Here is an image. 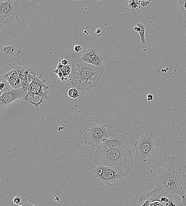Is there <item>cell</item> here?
<instances>
[{"instance_id":"cell-1","label":"cell","mask_w":186,"mask_h":206,"mask_svg":"<svg viewBox=\"0 0 186 206\" xmlns=\"http://www.w3.org/2000/svg\"><path fill=\"white\" fill-rule=\"evenodd\" d=\"M150 173L154 189L140 197L141 203L146 199L162 197L179 199L186 193V166L176 156L156 161Z\"/></svg>"},{"instance_id":"cell-2","label":"cell","mask_w":186,"mask_h":206,"mask_svg":"<svg viewBox=\"0 0 186 206\" xmlns=\"http://www.w3.org/2000/svg\"><path fill=\"white\" fill-rule=\"evenodd\" d=\"M93 160L97 166L110 167L120 172L122 178L128 175L134 165L130 146L126 148H110L104 143L97 148Z\"/></svg>"},{"instance_id":"cell-3","label":"cell","mask_w":186,"mask_h":206,"mask_svg":"<svg viewBox=\"0 0 186 206\" xmlns=\"http://www.w3.org/2000/svg\"><path fill=\"white\" fill-rule=\"evenodd\" d=\"M69 77L71 84L83 92L96 87L105 71L103 66L98 67L83 62L81 58L73 62Z\"/></svg>"},{"instance_id":"cell-4","label":"cell","mask_w":186,"mask_h":206,"mask_svg":"<svg viewBox=\"0 0 186 206\" xmlns=\"http://www.w3.org/2000/svg\"><path fill=\"white\" fill-rule=\"evenodd\" d=\"M156 140L155 130H148L144 135H141L134 144L136 158L142 162H146L148 159L154 153Z\"/></svg>"},{"instance_id":"cell-5","label":"cell","mask_w":186,"mask_h":206,"mask_svg":"<svg viewBox=\"0 0 186 206\" xmlns=\"http://www.w3.org/2000/svg\"><path fill=\"white\" fill-rule=\"evenodd\" d=\"M113 134L112 131L104 125L95 124L90 126L84 141L93 147L98 148L103 143L104 140L110 138Z\"/></svg>"},{"instance_id":"cell-6","label":"cell","mask_w":186,"mask_h":206,"mask_svg":"<svg viewBox=\"0 0 186 206\" xmlns=\"http://www.w3.org/2000/svg\"><path fill=\"white\" fill-rule=\"evenodd\" d=\"M21 5L20 0H6L0 2V22L1 24L10 25L18 14Z\"/></svg>"},{"instance_id":"cell-7","label":"cell","mask_w":186,"mask_h":206,"mask_svg":"<svg viewBox=\"0 0 186 206\" xmlns=\"http://www.w3.org/2000/svg\"><path fill=\"white\" fill-rule=\"evenodd\" d=\"M96 178L103 185H110L118 182L121 176L120 172L113 168L105 166H98L94 170Z\"/></svg>"},{"instance_id":"cell-8","label":"cell","mask_w":186,"mask_h":206,"mask_svg":"<svg viewBox=\"0 0 186 206\" xmlns=\"http://www.w3.org/2000/svg\"><path fill=\"white\" fill-rule=\"evenodd\" d=\"M28 93V88L21 87L18 89H12L3 91L0 97L1 107L9 106L17 99H24Z\"/></svg>"},{"instance_id":"cell-9","label":"cell","mask_w":186,"mask_h":206,"mask_svg":"<svg viewBox=\"0 0 186 206\" xmlns=\"http://www.w3.org/2000/svg\"><path fill=\"white\" fill-rule=\"evenodd\" d=\"M103 143L112 149H121L130 146L126 136L121 134L114 133L110 138L104 140Z\"/></svg>"},{"instance_id":"cell-10","label":"cell","mask_w":186,"mask_h":206,"mask_svg":"<svg viewBox=\"0 0 186 206\" xmlns=\"http://www.w3.org/2000/svg\"><path fill=\"white\" fill-rule=\"evenodd\" d=\"M13 69L18 72L21 78L22 87L28 88L30 84L28 81V77L30 75H36V73L32 69L27 66H17L13 67Z\"/></svg>"},{"instance_id":"cell-11","label":"cell","mask_w":186,"mask_h":206,"mask_svg":"<svg viewBox=\"0 0 186 206\" xmlns=\"http://www.w3.org/2000/svg\"><path fill=\"white\" fill-rule=\"evenodd\" d=\"M28 93L25 97V100H28L29 97H31L33 99V101L31 102V103L35 105L36 103V99L35 97L37 96V97L40 98L42 101L47 99L48 98V92L46 91L43 92V90H38L37 89L31 88L28 87Z\"/></svg>"},{"instance_id":"cell-12","label":"cell","mask_w":186,"mask_h":206,"mask_svg":"<svg viewBox=\"0 0 186 206\" xmlns=\"http://www.w3.org/2000/svg\"><path fill=\"white\" fill-rule=\"evenodd\" d=\"M40 77H41V75L38 77L35 75H29L28 77V80L29 79H30L32 82L28 87L38 90H42L43 88H44L45 89L46 91H47L48 88L45 84L46 80H44V79L41 80Z\"/></svg>"},{"instance_id":"cell-13","label":"cell","mask_w":186,"mask_h":206,"mask_svg":"<svg viewBox=\"0 0 186 206\" xmlns=\"http://www.w3.org/2000/svg\"><path fill=\"white\" fill-rule=\"evenodd\" d=\"M98 52L94 48L85 49L83 51L81 59L83 62L91 64L93 59Z\"/></svg>"},{"instance_id":"cell-14","label":"cell","mask_w":186,"mask_h":206,"mask_svg":"<svg viewBox=\"0 0 186 206\" xmlns=\"http://www.w3.org/2000/svg\"><path fill=\"white\" fill-rule=\"evenodd\" d=\"M4 77L8 82L12 88L13 89H18L21 88L15 79L13 77L10 71L5 74Z\"/></svg>"},{"instance_id":"cell-15","label":"cell","mask_w":186,"mask_h":206,"mask_svg":"<svg viewBox=\"0 0 186 206\" xmlns=\"http://www.w3.org/2000/svg\"><path fill=\"white\" fill-rule=\"evenodd\" d=\"M57 68L61 69L64 74L65 79V80H67L68 77H69L72 69V66L71 65L68 64L66 66H63L59 64Z\"/></svg>"},{"instance_id":"cell-16","label":"cell","mask_w":186,"mask_h":206,"mask_svg":"<svg viewBox=\"0 0 186 206\" xmlns=\"http://www.w3.org/2000/svg\"><path fill=\"white\" fill-rule=\"evenodd\" d=\"M137 25L140 28V31L139 32V33L140 37H141V42L144 45H146V43L145 37V25L144 24L140 23H137Z\"/></svg>"},{"instance_id":"cell-17","label":"cell","mask_w":186,"mask_h":206,"mask_svg":"<svg viewBox=\"0 0 186 206\" xmlns=\"http://www.w3.org/2000/svg\"><path fill=\"white\" fill-rule=\"evenodd\" d=\"M16 51L15 48L12 45L3 47L2 48L3 54L6 56H11L13 55L15 52Z\"/></svg>"},{"instance_id":"cell-18","label":"cell","mask_w":186,"mask_h":206,"mask_svg":"<svg viewBox=\"0 0 186 206\" xmlns=\"http://www.w3.org/2000/svg\"><path fill=\"white\" fill-rule=\"evenodd\" d=\"M104 60L103 58L101 56L99 52L96 55L95 58L93 59L92 61L91 62V64L100 67L102 66V63Z\"/></svg>"},{"instance_id":"cell-19","label":"cell","mask_w":186,"mask_h":206,"mask_svg":"<svg viewBox=\"0 0 186 206\" xmlns=\"http://www.w3.org/2000/svg\"><path fill=\"white\" fill-rule=\"evenodd\" d=\"M68 95L70 98H74V99L80 96L78 90L75 88L70 89L68 91Z\"/></svg>"},{"instance_id":"cell-20","label":"cell","mask_w":186,"mask_h":206,"mask_svg":"<svg viewBox=\"0 0 186 206\" xmlns=\"http://www.w3.org/2000/svg\"><path fill=\"white\" fill-rule=\"evenodd\" d=\"M13 77L14 78L17 82L18 84L21 86V87H22V84H21V78H20L19 75L16 70L13 69L10 71Z\"/></svg>"},{"instance_id":"cell-21","label":"cell","mask_w":186,"mask_h":206,"mask_svg":"<svg viewBox=\"0 0 186 206\" xmlns=\"http://www.w3.org/2000/svg\"><path fill=\"white\" fill-rule=\"evenodd\" d=\"M179 5L184 17H186V0H178Z\"/></svg>"},{"instance_id":"cell-22","label":"cell","mask_w":186,"mask_h":206,"mask_svg":"<svg viewBox=\"0 0 186 206\" xmlns=\"http://www.w3.org/2000/svg\"><path fill=\"white\" fill-rule=\"evenodd\" d=\"M53 72L57 74L58 76L59 77V79H60L62 81H64V80H65L64 74H63V71H62L61 69L57 68V69L55 70Z\"/></svg>"},{"instance_id":"cell-23","label":"cell","mask_w":186,"mask_h":206,"mask_svg":"<svg viewBox=\"0 0 186 206\" xmlns=\"http://www.w3.org/2000/svg\"><path fill=\"white\" fill-rule=\"evenodd\" d=\"M151 200L149 206H163L162 203L159 199H151Z\"/></svg>"},{"instance_id":"cell-24","label":"cell","mask_w":186,"mask_h":206,"mask_svg":"<svg viewBox=\"0 0 186 206\" xmlns=\"http://www.w3.org/2000/svg\"><path fill=\"white\" fill-rule=\"evenodd\" d=\"M13 202L15 204L21 205L22 202L21 201V197L20 196L15 197L13 199Z\"/></svg>"},{"instance_id":"cell-25","label":"cell","mask_w":186,"mask_h":206,"mask_svg":"<svg viewBox=\"0 0 186 206\" xmlns=\"http://www.w3.org/2000/svg\"><path fill=\"white\" fill-rule=\"evenodd\" d=\"M181 199L179 206H186V193L181 197Z\"/></svg>"},{"instance_id":"cell-26","label":"cell","mask_w":186,"mask_h":206,"mask_svg":"<svg viewBox=\"0 0 186 206\" xmlns=\"http://www.w3.org/2000/svg\"><path fill=\"white\" fill-rule=\"evenodd\" d=\"M68 62L64 58H61L60 59L59 61V64L62 65L66 66L68 64Z\"/></svg>"},{"instance_id":"cell-27","label":"cell","mask_w":186,"mask_h":206,"mask_svg":"<svg viewBox=\"0 0 186 206\" xmlns=\"http://www.w3.org/2000/svg\"><path fill=\"white\" fill-rule=\"evenodd\" d=\"M82 49H83V48H82V47L79 45L75 46L74 47V50L77 53H79V52H81L82 50Z\"/></svg>"},{"instance_id":"cell-28","label":"cell","mask_w":186,"mask_h":206,"mask_svg":"<svg viewBox=\"0 0 186 206\" xmlns=\"http://www.w3.org/2000/svg\"><path fill=\"white\" fill-rule=\"evenodd\" d=\"M147 99L149 102L152 101L153 99V96L151 95V94H149V95H148L147 96Z\"/></svg>"},{"instance_id":"cell-29","label":"cell","mask_w":186,"mask_h":206,"mask_svg":"<svg viewBox=\"0 0 186 206\" xmlns=\"http://www.w3.org/2000/svg\"><path fill=\"white\" fill-rule=\"evenodd\" d=\"M134 30L136 32H139L140 31V28L138 26H136L134 28Z\"/></svg>"},{"instance_id":"cell-30","label":"cell","mask_w":186,"mask_h":206,"mask_svg":"<svg viewBox=\"0 0 186 206\" xmlns=\"http://www.w3.org/2000/svg\"><path fill=\"white\" fill-rule=\"evenodd\" d=\"M101 30L100 29H99V28H98V29L96 30V33L97 34H99V33H101Z\"/></svg>"},{"instance_id":"cell-31","label":"cell","mask_w":186,"mask_h":206,"mask_svg":"<svg viewBox=\"0 0 186 206\" xmlns=\"http://www.w3.org/2000/svg\"><path fill=\"white\" fill-rule=\"evenodd\" d=\"M55 200H56V202H59L60 200V199L59 198V197L56 196L55 197Z\"/></svg>"},{"instance_id":"cell-32","label":"cell","mask_w":186,"mask_h":206,"mask_svg":"<svg viewBox=\"0 0 186 206\" xmlns=\"http://www.w3.org/2000/svg\"><path fill=\"white\" fill-rule=\"evenodd\" d=\"M6 0H0V2H5Z\"/></svg>"},{"instance_id":"cell-33","label":"cell","mask_w":186,"mask_h":206,"mask_svg":"<svg viewBox=\"0 0 186 206\" xmlns=\"http://www.w3.org/2000/svg\"><path fill=\"white\" fill-rule=\"evenodd\" d=\"M73 1H75V0H73ZM83 1H84V0H83Z\"/></svg>"},{"instance_id":"cell-34","label":"cell","mask_w":186,"mask_h":206,"mask_svg":"<svg viewBox=\"0 0 186 206\" xmlns=\"http://www.w3.org/2000/svg\"><path fill=\"white\" fill-rule=\"evenodd\" d=\"M185 18L186 19V17H185Z\"/></svg>"}]
</instances>
